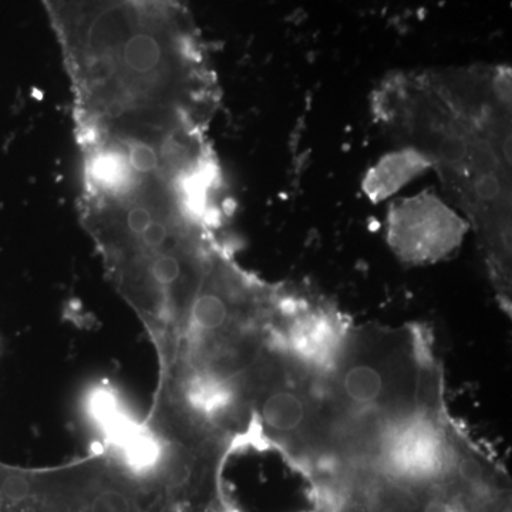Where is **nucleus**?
<instances>
[{
	"mask_svg": "<svg viewBox=\"0 0 512 512\" xmlns=\"http://www.w3.org/2000/svg\"><path fill=\"white\" fill-rule=\"evenodd\" d=\"M349 325L322 303L272 292L269 339L296 365L319 377L329 372Z\"/></svg>",
	"mask_w": 512,
	"mask_h": 512,
	"instance_id": "obj_6",
	"label": "nucleus"
},
{
	"mask_svg": "<svg viewBox=\"0 0 512 512\" xmlns=\"http://www.w3.org/2000/svg\"><path fill=\"white\" fill-rule=\"evenodd\" d=\"M412 512H511V483L503 470L481 477L448 471L443 480L413 494Z\"/></svg>",
	"mask_w": 512,
	"mask_h": 512,
	"instance_id": "obj_9",
	"label": "nucleus"
},
{
	"mask_svg": "<svg viewBox=\"0 0 512 512\" xmlns=\"http://www.w3.org/2000/svg\"><path fill=\"white\" fill-rule=\"evenodd\" d=\"M429 167L427 157L414 150H403L383 157L375 168L369 171L365 190L375 201L384 200L403 188Z\"/></svg>",
	"mask_w": 512,
	"mask_h": 512,
	"instance_id": "obj_10",
	"label": "nucleus"
},
{
	"mask_svg": "<svg viewBox=\"0 0 512 512\" xmlns=\"http://www.w3.org/2000/svg\"><path fill=\"white\" fill-rule=\"evenodd\" d=\"M82 224L163 359L215 251L220 174L204 141L80 148Z\"/></svg>",
	"mask_w": 512,
	"mask_h": 512,
	"instance_id": "obj_1",
	"label": "nucleus"
},
{
	"mask_svg": "<svg viewBox=\"0 0 512 512\" xmlns=\"http://www.w3.org/2000/svg\"><path fill=\"white\" fill-rule=\"evenodd\" d=\"M322 380L335 416L333 453L357 463L387 430L443 410L439 365L419 326H349Z\"/></svg>",
	"mask_w": 512,
	"mask_h": 512,
	"instance_id": "obj_3",
	"label": "nucleus"
},
{
	"mask_svg": "<svg viewBox=\"0 0 512 512\" xmlns=\"http://www.w3.org/2000/svg\"><path fill=\"white\" fill-rule=\"evenodd\" d=\"M79 148L202 134L214 90L181 0H43Z\"/></svg>",
	"mask_w": 512,
	"mask_h": 512,
	"instance_id": "obj_2",
	"label": "nucleus"
},
{
	"mask_svg": "<svg viewBox=\"0 0 512 512\" xmlns=\"http://www.w3.org/2000/svg\"><path fill=\"white\" fill-rule=\"evenodd\" d=\"M474 198L478 202L484 204H494L495 201L500 200L501 192H503V184H501L500 175L497 171H483L473 185Z\"/></svg>",
	"mask_w": 512,
	"mask_h": 512,
	"instance_id": "obj_11",
	"label": "nucleus"
},
{
	"mask_svg": "<svg viewBox=\"0 0 512 512\" xmlns=\"http://www.w3.org/2000/svg\"><path fill=\"white\" fill-rule=\"evenodd\" d=\"M0 512H147L140 488L110 451L64 466L0 463Z\"/></svg>",
	"mask_w": 512,
	"mask_h": 512,
	"instance_id": "obj_5",
	"label": "nucleus"
},
{
	"mask_svg": "<svg viewBox=\"0 0 512 512\" xmlns=\"http://www.w3.org/2000/svg\"><path fill=\"white\" fill-rule=\"evenodd\" d=\"M256 444L281 450L301 470L335 448V416L322 377L268 346L256 366L251 396Z\"/></svg>",
	"mask_w": 512,
	"mask_h": 512,
	"instance_id": "obj_4",
	"label": "nucleus"
},
{
	"mask_svg": "<svg viewBox=\"0 0 512 512\" xmlns=\"http://www.w3.org/2000/svg\"><path fill=\"white\" fill-rule=\"evenodd\" d=\"M316 512H412L413 495L370 468L333 461L308 474Z\"/></svg>",
	"mask_w": 512,
	"mask_h": 512,
	"instance_id": "obj_8",
	"label": "nucleus"
},
{
	"mask_svg": "<svg viewBox=\"0 0 512 512\" xmlns=\"http://www.w3.org/2000/svg\"><path fill=\"white\" fill-rule=\"evenodd\" d=\"M467 222L433 194L394 202L387 220V239L406 264H431L456 251Z\"/></svg>",
	"mask_w": 512,
	"mask_h": 512,
	"instance_id": "obj_7",
	"label": "nucleus"
}]
</instances>
